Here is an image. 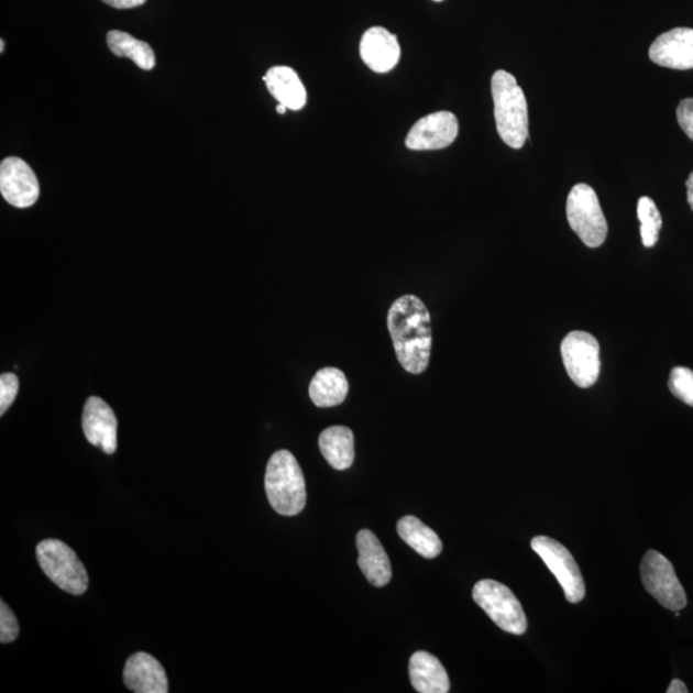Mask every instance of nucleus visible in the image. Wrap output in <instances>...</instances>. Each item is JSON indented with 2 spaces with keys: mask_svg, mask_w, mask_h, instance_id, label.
I'll list each match as a JSON object with an SVG mask.
<instances>
[{
  "mask_svg": "<svg viewBox=\"0 0 693 693\" xmlns=\"http://www.w3.org/2000/svg\"><path fill=\"white\" fill-rule=\"evenodd\" d=\"M388 329L406 372H426L431 351V321L426 304L414 295L399 297L389 308Z\"/></svg>",
  "mask_w": 693,
  "mask_h": 693,
  "instance_id": "1",
  "label": "nucleus"
},
{
  "mask_svg": "<svg viewBox=\"0 0 693 693\" xmlns=\"http://www.w3.org/2000/svg\"><path fill=\"white\" fill-rule=\"evenodd\" d=\"M498 135L514 150L522 148L529 135V116L526 95L515 77L498 69L491 81Z\"/></svg>",
  "mask_w": 693,
  "mask_h": 693,
  "instance_id": "2",
  "label": "nucleus"
},
{
  "mask_svg": "<svg viewBox=\"0 0 693 693\" xmlns=\"http://www.w3.org/2000/svg\"><path fill=\"white\" fill-rule=\"evenodd\" d=\"M265 490L268 503L277 514L296 516L304 510L307 501L305 476L292 452L280 450L270 458Z\"/></svg>",
  "mask_w": 693,
  "mask_h": 693,
  "instance_id": "3",
  "label": "nucleus"
},
{
  "mask_svg": "<svg viewBox=\"0 0 693 693\" xmlns=\"http://www.w3.org/2000/svg\"><path fill=\"white\" fill-rule=\"evenodd\" d=\"M38 565L50 580L72 595H82L88 590L89 576L76 552L59 539H44L36 547Z\"/></svg>",
  "mask_w": 693,
  "mask_h": 693,
  "instance_id": "4",
  "label": "nucleus"
},
{
  "mask_svg": "<svg viewBox=\"0 0 693 693\" xmlns=\"http://www.w3.org/2000/svg\"><path fill=\"white\" fill-rule=\"evenodd\" d=\"M570 228L590 249H598L606 241L607 222L596 191L587 184H576L566 200Z\"/></svg>",
  "mask_w": 693,
  "mask_h": 693,
  "instance_id": "5",
  "label": "nucleus"
},
{
  "mask_svg": "<svg viewBox=\"0 0 693 693\" xmlns=\"http://www.w3.org/2000/svg\"><path fill=\"white\" fill-rule=\"evenodd\" d=\"M473 598L496 626L515 636L526 634L528 622L520 601L503 583L484 580L474 585Z\"/></svg>",
  "mask_w": 693,
  "mask_h": 693,
  "instance_id": "6",
  "label": "nucleus"
},
{
  "mask_svg": "<svg viewBox=\"0 0 693 693\" xmlns=\"http://www.w3.org/2000/svg\"><path fill=\"white\" fill-rule=\"evenodd\" d=\"M530 546L557 578L569 603H581L585 596L583 576L573 554L569 552L566 547L546 536L535 537L531 539Z\"/></svg>",
  "mask_w": 693,
  "mask_h": 693,
  "instance_id": "7",
  "label": "nucleus"
},
{
  "mask_svg": "<svg viewBox=\"0 0 693 693\" xmlns=\"http://www.w3.org/2000/svg\"><path fill=\"white\" fill-rule=\"evenodd\" d=\"M641 578L646 591L668 610L680 612L688 605V596L674 566L664 554L653 550L647 552L641 564Z\"/></svg>",
  "mask_w": 693,
  "mask_h": 693,
  "instance_id": "8",
  "label": "nucleus"
},
{
  "mask_svg": "<svg viewBox=\"0 0 693 693\" xmlns=\"http://www.w3.org/2000/svg\"><path fill=\"white\" fill-rule=\"evenodd\" d=\"M561 358L566 373L580 388H590L600 376V344L585 331H572L561 343Z\"/></svg>",
  "mask_w": 693,
  "mask_h": 693,
  "instance_id": "9",
  "label": "nucleus"
},
{
  "mask_svg": "<svg viewBox=\"0 0 693 693\" xmlns=\"http://www.w3.org/2000/svg\"><path fill=\"white\" fill-rule=\"evenodd\" d=\"M459 135L457 116L441 111L426 116L411 128L406 136V146L411 151H437L447 148Z\"/></svg>",
  "mask_w": 693,
  "mask_h": 693,
  "instance_id": "10",
  "label": "nucleus"
},
{
  "mask_svg": "<svg viewBox=\"0 0 693 693\" xmlns=\"http://www.w3.org/2000/svg\"><path fill=\"white\" fill-rule=\"evenodd\" d=\"M0 193L8 204L18 208L34 206L41 187L33 168L19 157H8L0 165Z\"/></svg>",
  "mask_w": 693,
  "mask_h": 693,
  "instance_id": "11",
  "label": "nucleus"
},
{
  "mask_svg": "<svg viewBox=\"0 0 693 693\" xmlns=\"http://www.w3.org/2000/svg\"><path fill=\"white\" fill-rule=\"evenodd\" d=\"M118 418L102 398L89 397L84 406L82 430L92 446L107 454L118 450Z\"/></svg>",
  "mask_w": 693,
  "mask_h": 693,
  "instance_id": "12",
  "label": "nucleus"
},
{
  "mask_svg": "<svg viewBox=\"0 0 693 693\" xmlns=\"http://www.w3.org/2000/svg\"><path fill=\"white\" fill-rule=\"evenodd\" d=\"M649 57L661 67L693 68V29L676 28L661 34L650 46Z\"/></svg>",
  "mask_w": 693,
  "mask_h": 693,
  "instance_id": "13",
  "label": "nucleus"
},
{
  "mask_svg": "<svg viewBox=\"0 0 693 693\" xmlns=\"http://www.w3.org/2000/svg\"><path fill=\"white\" fill-rule=\"evenodd\" d=\"M360 54L364 64L374 73H389L397 66L400 57L397 36L381 26L369 29L362 35Z\"/></svg>",
  "mask_w": 693,
  "mask_h": 693,
  "instance_id": "14",
  "label": "nucleus"
},
{
  "mask_svg": "<svg viewBox=\"0 0 693 693\" xmlns=\"http://www.w3.org/2000/svg\"><path fill=\"white\" fill-rule=\"evenodd\" d=\"M123 682L136 693H167L168 681L164 667L146 652H136L123 669Z\"/></svg>",
  "mask_w": 693,
  "mask_h": 693,
  "instance_id": "15",
  "label": "nucleus"
},
{
  "mask_svg": "<svg viewBox=\"0 0 693 693\" xmlns=\"http://www.w3.org/2000/svg\"><path fill=\"white\" fill-rule=\"evenodd\" d=\"M359 566L366 580L375 587H384L391 582L392 566L387 552L372 530H360L356 538Z\"/></svg>",
  "mask_w": 693,
  "mask_h": 693,
  "instance_id": "16",
  "label": "nucleus"
},
{
  "mask_svg": "<svg viewBox=\"0 0 693 693\" xmlns=\"http://www.w3.org/2000/svg\"><path fill=\"white\" fill-rule=\"evenodd\" d=\"M415 691L420 693L450 692V678L442 662L426 651L415 652L408 666Z\"/></svg>",
  "mask_w": 693,
  "mask_h": 693,
  "instance_id": "17",
  "label": "nucleus"
},
{
  "mask_svg": "<svg viewBox=\"0 0 693 693\" xmlns=\"http://www.w3.org/2000/svg\"><path fill=\"white\" fill-rule=\"evenodd\" d=\"M266 87L279 105L292 111H299L307 103L305 85L300 81L295 69L287 66L270 68L264 76Z\"/></svg>",
  "mask_w": 693,
  "mask_h": 693,
  "instance_id": "18",
  "label": "nucleus"
},
{
  "mask_svg": "<svg viewBox=\"0 0 693 693\" xmlns=\"http://www.w3.org/2000/svg\"><path fill=\"white\" fill-rule=\"evenodd\" d=\"M350 384L342 370L323 367L315 374L310 383V398L322 408L341 405L349 395Z\"/></svg>",
  "mask_w": 693,
  "mask_h": 693,
  "instance_id": "19",
  "label": "nucleus"
},
{
  "mask_svg": "<svg viewBox=\"0 0 693 693\" xmlns=\"http://www.w3.org/2000/svg\"><path fill=\"white\" fill-rule=\"evenodd\" d=\"M322 457L336 470L350 469L354 460V437L346 427H330L319 438Z\"/></svg>",
  "mask_w": 693,
  "mask_h": 693,
  "instance_id": "20",
  "label": "nucleus"
},
{
  "mask_svg": "<svg viewBox=\"0 0 693 693\" xmlns=\"http://www.w3.org/2000/svg\"><path fill=\"white\" fill-rule=\"evenodd\" d=\"M397 531L399 537L422 558L435 559L443 550L441 538L436 531L415 516H404L397 522Z\"/></svg>",
  "mask_w": 693,
  "mask_h": 693,
  "instance_id": "21",
  "label": "nucleus"
},
{
  "mask_svg": "<svg viewBox=\"0 0 693 693\" xmlns=\"http://www.w3.org/2000/svg\"><path fill=\"white\" fill-rule=\"evenodd\" d=\"M107 44L114 56L129 58L145 72H151L156 66V56H154L151 45L128 33H122L119 30L110 31L107 34Z\"/></svg>",
  "mask_w": 693,
  "mask_h": 693,
  "instance_id": "22",
  "label": "nucleus"
},
{
  "mask_svg": "<svg viewBox=\"0 0 693 693\" xmlns=\"http://www.w3.org/2000/svg\"><path fill=\"white\" fill-rule=\"evenodd\" d=\"M637 216L639 222H641L642 243L646 249H652V246L659 241L662 219L657 205H654L651 198H639L637 205Z\"/></svg>",
  "mask_w": 693,
  "mask_h": 693,
  "instance_id": "23",
  "label": "nucleus"
},
{
  "mask_svg": "<svg viewBox=\"0 0 693 693\" xmlns=\"http://www.w3.org/2000/svg\"><path fill=\"white\" fill-rule=\"evenodd\" d=\"M669 389L682 403L693 407V372L689 367L676 366L669 376Z\"/></svg>",
  "mask_w": 693,
  "mask_h": 693,
  "instance_id": "24",
  "label": "nucleus"
},
{
  "mask_svg": "<svg viewBox=\"0 0 693 693\" xmlns=\"http://www.w3.org/2000/svg\"><path fill=\"white\" fill-rule=\"evenodd\" d=\"M20 627L18 618L11 608L2 601L0 603V642L11 644L19 637Z\"/></svg>",
  "mask_w": 693,
  "mask_h": 693,
  "instance_id": "25",
  "label": "nucleus"
},
{
  "mask_svg": "<svg viewBox=\"0 0 693 693\" xmlns=\"http://www.w3.org/2000/svg\"><path fill=\"white\" fill-rule=\"evenodd\" d=\"M19 377L12 373L0 376V415H4L12 406L19 393Z\"/></svg>",
  "mask_w": 693,
  "mask_h": 693,
  "instance_id": "26",
  "label": "nucleus"
},
{
  "mask_svg": "<svg viewBox=\"0 0 693 693\" xmlns=\"http://www.w3.org/2000/svg\"><path fill=\"white\" fill-rule=\"evenodd\" d=\"M676 120L693 142V98H685L676 108Z\"/></svg>",
  "mask_w": 693,
  "mask_h": 693,
  "instance_id": "27",
  "label": "nucleus"
},
{
  "mask_svg": "<svg viewBox=\"0 0 693 693\" xmlns=\"http://www.w3.org/2000/svg\"><path fill=\"white\" fill-rule=\"evenodd\" d=\"M103 3L118 8V10H129V8H135L142 6L146 0H102Z\"/></svg>",
  "mask_w": 693,
  "mask_h": 693,
  "instance_id": "28",
  "label": "nucleus"
},
{
  "mask_svg": "<svg viewBox=\"0 0 693 693\" xmlns=\"http://www.w3.org/2000/svg\"><path fill=\"white\" fill-rule=\"evenodd\" d=\"M668 693H688L689 689L681 680H673L672 683L669 684L667 690Z\"/></svg>",
  "mask_w": 693,
  "mask_h": 693,
  "instance_id": "29",
  "label": "nucleus"
},
{
  "mask_svg": "<svg viewBox=\"0 0 693 693\" xmlns=\"http://www.w3.org/2000/svg\"><path fill=\"white\" fill-rule=\"evenodd\" d=\"M685 187H688L689 205L691 207V210L693 211V173H691V175L689 176L688 182H685Z\"/></svg>",
  "mask_w": 693,
  "mask_h": 693,
  "instance_id": "30",
  "label": "nucleus"
},
{
  "mask_svg": "<svg viewBox=\"0 0 693 693\" xmlns=\"http://www.w3.org/2000/svg\"><path fill=\"white\" fill-rule=\"evenodd\" d=\"M287 110H288V108L283 106V105H279V106L276 107L277 113H280V114H284L285 112H287Z\"/></svg>",
  "mask_w": 693,
  "mask_h": 693,
  "instance_id": "31",
  "label": "nucleus"
},
{
  "mask_svg": "<svg viewBox=\"0 0 693 693\" xmlns=\"http://www.w3.org/2000/svg\"><path fill=\"white\" fill-rule=\"evenodd\" d=\"M0 52H4V41L0 42Z\"/></svg>",
  "mask_w": 693,
  "mask_h": 693,
  "instance_id": "32",
  "label": "nucleus"
},
{
  "mask_svg": "<svg viewBox=\"0 0 693 693\" xmlns=\"http://www.w3.org/2000/svg\"><path fill=\"white\" fill-rule=\"evenodd\" d=\"M435 2H442V0H435Z\"/></svg>",
  "mask_w": 693,
  "mask_h": 693,
  "instance_id": "33",
  "label": "nucleus"
}]
</instances>
